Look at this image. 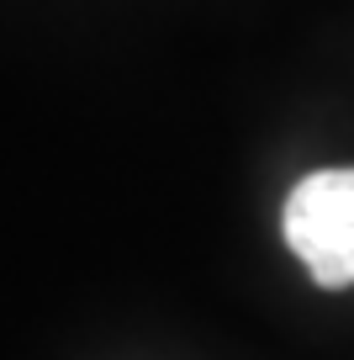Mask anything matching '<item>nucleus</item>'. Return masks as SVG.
<instances>
[{
    "label": "nucleus",
    "mask_w": 354,
    "mask_h": 360,
    "mask_svg": "<svg viewBox=\"0 0 354 360\" xmlns=\"http://www.w3.org/2000/svg\"><path fill=\"white\" fill-rule=\"evenodd\" d=\"M286 244L328 292L354 286V169H312L286 196Z\"/></svg>",
    "instance_id": "obj_1"
}]
</instances>
